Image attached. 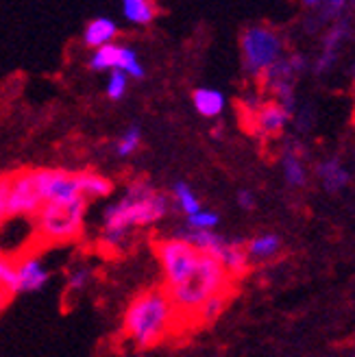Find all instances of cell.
Returning a JSON list of instances; mask_svg holds the SVG:
<instances>
[{"label": "cell", "mask_w": 355, "mask_h": 357, "mask_svg": "<svg viewBox=\"0 0 355 357\" xmlns=\"http://www.w3.org/2000/svg\"><path fill=\"white\" fill-rule=\"evenodd\" d=\"M42 207V199L33 181V170H15L11 172V192H9V218L27 216L35 218Z\"/></svg>", "instance_id": "7"}, {"label": "cell", "mask_w": 355, "mask_h": 357, "mask_svg": "<svg viewBox=\"0 0 355 357\" xmlns=\"http://www.w3.org/2000/svg\"><path fill=\"white\" fill-rule=\"evenodd\" d=\"M172 194H174L176 203H179L181 211L186 213L188 218H190V216H194V213H199V211H201V203H199L197 196H194V192L190 190V185H188V183H183V181L174 183Z\"/></svg>", "instance_id": "21"}, {"label": "cell", "mask_w": 355, "mask_h": 357, "mask_svg": "<svg viewBox=\"0 0 355 357\" xmlns=\"http://www.w3.org/2000/svg\"><path fill=\"white\" fill-rule=\"evenodd\" d=\"M176 329V316L164 288L139 292L124 312V333L137 349H151Z\"/></svg>", "instance_id": "2"}, {"label": "cell", "mask_w": 355, "mask_h": 357, "mask_svg": "<svg viewBox=\"0 0 355 357\" xmlns=\"http://www.w3.org/2000/svg\"><path fill=\"white\" fill-rule=\"evenodd\" d=\"M15 277H17V292H40L46 288L50 279L44 264L38 255H24L15 261Z\"/></svg>", "instance_id": "8"}, {"label": "cell", "mask_w": 355, "mask_h": 357, "mask_svg": "<svg viewBox=\"0 0 355 357\" xmlns=\"http://www.w3.org/2000/svg\"><path fill=\"white\" fill-rule=\"evenodd\" d=\"M92 279V273L87 268H79V271H73L68 277V292H81L87 288V283Z\"/></svg>", "instance_id": "27"}, {"label": "cell", "mask_w": 355, "mask_h": 357, "mask_svg": "<svg viewBox=\"0 0 355 357\" xmlns=\"http://www.w3.org/2000/svg\"><path fill=\"white\" fill-rule=\"evenodd\" d=\"M87 201L79 199L70 205H42L35 213L38 234L50 244L73 242L83 234Z\"/></svg>", "instance_id": "3"}, {"label": "cell", "mask_w": 355, "mask_h": 357, "mask_svg": "<svg viewBox=\"0 0 355 357\" xmlns=\"http://www.w3.org/2000/svg\"><path fill=\"white\" fill-rule=\"evenodd\" d=\"M290 120V114L283 109L281 105L271 102V105H264L259 114H257V127L262 129L264 135H277L286 129V124Z\"/></svg>", "instance_id": "15"}, {"label": "cell", "mask_w": 355, "mask_h": 357, "mask_svg": "<svg viewBox=\"0 0 355 357\" xmlns=\"http://www.w3.org/2000/svg\"><path fill=\"white\" fill-rule=\"evenodd\" d=\"M118 70L122 75L133 77V79H144V66L139 63L135 50L129 48V46H122V52H120V61H118Z\"/></svg>", "instance_id": "22"}, {"label": "cell", "mask_w": 355, "mask_h": 357, "mask_svg": "<svg viewBox=\"0 0 355 357\" xmlns=\"http://www.w3.org/2000/svg\"><path fill=\"white\" fill-rule=\"evenodd\" d=\"M139 142H142V131L137 124H131V127L122 133V137L118 139V144H116V153L120 157H129L133 155L137 149H139Z\"/></svg>", "instance_id": "23"}, {"label": "cell", "mask_w": 355, "mask_h": 357, "mask_svg": "<svg viewBox=\"0 0 355 357\" xmlns=\"http://www.w3.org/2000/svg\"><path fill=\"white\" fill-rule=\"evenodd\" d=\"M127 87H129L127 75H122L120 70H112L109 81H107V87H105V92H107V98H109V100H120V98H124V94H127Z\"/></svg>", "instance_id": "24"}, {"label": "cell", "mask_w": 355, "mask_h": 357, "mask_svg": "<svg viewBox=\"0 0 355 357\" xmlns=\"http://www.w3.org/2000/svg\"><path fill=\"white\" fill-rule=\"evenodd\" d=\"M246 244L242 240H225L222 248L218 251L216 259L220 261V266L225 268V273L232 277V279H238L242 275H246L248 271V255H246Z\"/></svg>", "instance_id": "10"}, {"label": "cell", "mask_w": 355, "mask_h": 357, "mask_svg": "<svg viewBox=\"0 0 355 357\" xmlns=\"http://www.w3.org/2000/svg\"><path fill=\"white\" fill-rule=\"evenodd\" d=\"M120 52L122 46L118 44H107L94 52V57L90 61V66L94 70H118V61H120Z\"/></svg>", "instance_id": "20"}, {"label": "cell", "mask_w": 355, "mask_h": 357, "mask_svg": "<svg viewBox=\"0 0 355 357\" xmlns=\"http://www.w3.org/2000/svg\"><path fill=\"white\" fill-rule=\"evenodd\" d=\"M155 253H157L159 264L164 268V277H166L164 290H172L176 285H181L194 268H197L199 257H201V251L174 238L159 240L155 244Z\"/></svg>", "instance_id": "5"}, {"label": "cell", "mask_w": 355, "mask_h": 357, "mask_svg": "<svg viewBox=\"0 0 355 357\" xmlns=\"http://www.w3.org/2000/svg\"><path fill=\"white\" fill-rule=\"evenodd\" d=\"M77 174V185L81 196L87 199H103V196H109L114 192L112 178L96 174V172H75Z\"/></svg>", "instance_id": "14"}, {"label": "cell", "mask_w": 355, "mask_h": 357, "mask_svg": "<svg viewBox=\"0 0 355 357\" xmlns=\"http://www.w3.org/2000/svg\"><path fill=\"white\" fill-rule=\"evenodd\" d=\"M240 48L246 73L251 77H264L277 61H281L283 42L275 29L255 24L242 31Z\"/></svg>", "instance_id": "4"}, {"label": "cell", "mask_w": 355, "mask_h": 357, "mask_svg": "<svg viewBox=\"0 0 355 357\" xmlns=\"http://www.w3.org/2000/svg\"><path fill=\"white\" fill-rule=\"evenodd\" d=\"M283 176H286L288 185H292V188L305 185V181H308L305 166H303V159L299 157L296 151H288L286 155H283Z\"/></svg>", "instance_id": "18"}, {"label": "cell", "mask_w": 355, "mask_h": 357, "mask_svg": "<svg viewBox=\"0 0 355 357\" xmlns=\"http://www.w3.org/2000/svg\"><path fill=\"white\" fill-rule=\"evenodd\" d=\"M192 102L194 109H197L203 118H216L225 109V96L218 89L211 87H197L192 92Z\"/></svg>", "instance_id": "13"}, {"label": "cell", "mask_w": 355, "mask_h": 357, "mask_svg": "<svg viewBox=\"0 0 355 357\" xmlns=\"http://www.w3.org/2000/svg\"><path fill=\"white\" fill-rule=\"evenodd\" d=\"M168 213V196L155 192L151 183L135 181L124 199L109 205L103 213V240L109 246H122L133 227H146Z\"/></svg>", "instance_id": "1"}, {"label": "cell", "mask_w": 355, "mask_h": 357, "mask_svg": "<svg viewBox=\"0 0 355 357\" xmlns=\"http://www.w3.org/2000/svg\"><path fill=\"white\" fill-rule=\"evenodd\" d=\"M118 35V24L112 17H94V20L87 22L83 31V44L87 48H103L107 44H114V38Z\"/></svg>", "instance_id": "11"}, {"label": "cell", "mask_w": 355, "mask_h": 357, "mask_svg": "<svg viewBox=\"0 0 355 357\" xmlns=\"http://www.w3.org/2000/svg\"><path fill=\"white\" fill-rule=\"evenodd\" d=\"M238 205L242 209H253L255 207V196L248 192V190H240L238 192Z\"/></svg>", "instance_id": "28"}, {"label": "cell", "mask_w": 355, "mask_h": 357, "mask_svg": "<svg viewBox=\"0 0 355 357\" xmlns=\"http://www.w3.org/2000/svg\"><path fill=\"white\" fill-rule=\"evenodd\" d=\"M318 178H321L323 188L329 192V194H335L340 192L349 185L351 181V174L349 170L340 164V159H327L321 166H318Z\"/></svg>", "instance_id": "12"}, {"label": "cell", "mask_w": 355, "mask_h": 357, "mask_svg": "<svg viewBox=\"0 0 355 357\" xmlns=\"http://www.w3.org/2000/svg\"><path fill=\"white\" fill-rule=\"evenodd\" d=\"M244 248H246L248 259H269L281 251V238L275 234H264V236L253 238Z\"/></svg>", "instance_id": "17"}, {"label": "cell", "mask_w": 355, "mask_h": 357, "mask_svg": "<svg viewBox=\"0 0 355 357\" xmlns=\"http://www.w3.org/2000/svg\"><path fill=\"white\" fill-rule=\"evenodd\" d=\"M218 222H220V218L216 211H203V209L188 218V225L194 231H214V227H218Z\"/></svg>", "instance_id": "25"}, {"label": "cell", "mask_w": 355, "mask_h": 357, "mask_svg": "<svg viewBox=\"0 0 355 357\" xmlns=\"http://www.w3.org/2000/svg\"><path fill=\"white\" fill-rule=\"evenodd\" d=\"M229 303V292H222V294H214L211 298H207L203 305L197 310V314H194V320H201V325H211L216 323L218 316L225 312Z\"/></svg>", "instance_id": "19"}, {"label": "cell", "mask_w": 355, "mask_h": 357, "mask_svg": "<svg viewBox=\"0 0 355 357\" xmlns=\"http://www.w3.org/2000/svg\"><path fill=\"white\" fill-rule=\"evenodd\" d=\"M33 181H35V188H38L42 205H70L83 199L77 185L75 172L38 168V170H33Z\"/></svg>", "instance_id": "6"}, {"label": "cell", "mask_w": 355, "mask_h": 357, "mask_svg": "<svg viewBox=\"0 0 355 357\" xmlns=\"http://www.w3.org/2000/svg\"><path fill=\"white\" fill-rule=\"evenodd\" d=\"M9 192H11V172L0 174V225L9 220Z\"/></svg>", "instance_id": "26"}, {"label": "cell", "mask_w": 355, "mask_h": 357, "mask_svg": "<svg viewBox=\"0 0 355 357\" xmlns=\"http://www.w3.org/2000/svg\"><path fill=\"white\" fill-rule=\"evenodd\" d=\"M122 13L133 24H151L157 17L159 9L151 0H124Z\"/></svg>", "instance_id": "16"}, {"label": "cell", "mask_w": 355, "mask_h": 357, "mask_svg": "<svg viewBox=\"0 0 355 357\" xmlns=\"http://www.w3.org/2000/svg\"><path fill=\"white\" fill-rule=\"evenodd\" d=\"M349 33H351V29H349V22H347V20L335 22V24L327 31L325 40H323L321 57H318V61H316V73H321V75H323V73H327V70L335 63V59H338V55H340L342 44H345L347 38H349Z\"/></svg>", "instance_id": "9"}]
</instances>
